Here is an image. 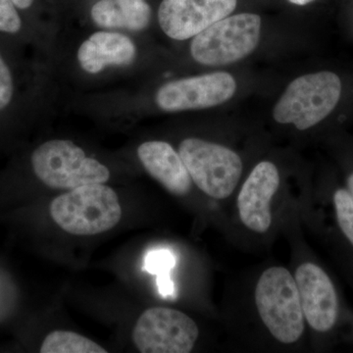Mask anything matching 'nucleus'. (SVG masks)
Segmentation results:
<instances>
[{
  "label": "nucleus",
  "instance_id": "1",
  "mask_svg": "<svg viewBox=\"0 0 353 353\" xmlns=\"http://www.w3.org/2000/svg\"><path fill=\"white\" fill-rule=\"evenodd\" d=\"M52 220L74 236H94L119 224L122 208L115 190L104 183L85 185L55 197L50 203Z\"/></svg>",
  "mask_w": 353,
  "mask_h": 353
},
{
  "label": "nucleus",
  "instance_id": "6",
  "mask_svg": "<svg viewBox=\"0 0 353 353\" xmlns=\"http://www.w3.org/2000/svg\"><path fill=\"white\" fill-rule=\"evenodd\" d=\"M179 154L192 182L204 194L216 199L233 194L243 173L238 153L224 145L190 138L181 143Z\"/></svg>",
  "mask_w": 353,
  "mask_h": 353
},
{
  "label": "nucleus",
  "instance_id": "22",
  "mask_svg": "<svg viewBox=\"0 0 353 353\" xmlns=\"http://www.w3.org/2000/svg\"><path fill=\"white\" fill-rule=\"evenodd\" d=\"M290 3L296 4V6H306V4L310 3V2L314 1V0H289Z\"/></svg>",
  "mask_w": 353,
  "mask_h": 353
},
{
  "label": "nucleus",
  "instance_id": "2",
  "mask_svg": "<svg viewBox=\"0 0 353 353\" xmlns=\"http://www.w3.org/2000/svg\"><path fill=\"white\" fill-rule=\"evenodd\" d=\"M32 171L46 187L72 190L85 185L105 183L110 171L83 148L66 139H52L39 145L31 155Z\"/></svg>",
  "mask_w": 353,
  "mask_h": 353
},
{
  "label": "nucleus",
  "instance_id": "20",
  "mask_svg": "<svg viewBox=\"0 0 353 353\" xmlns=\"http://www.w3.org/2000/svg\"><path fill=\"white\" fill-rule=\"evenodd\" d=\"M19 10H28L34 4V0H12Z\"/></svg>",
  "mask_w": 353,
  "mask_h": 353
},
{
  "label": "nucleus",
  "instance_id": "15",
  "mask_svg": "<svg viewBox=\"0 0 353 353\" xmlns=\"http://www.w3.org/2000/svg\"><path fill=\"white\" fill-rule=\"evenodd\" d=\"M41 353H106L95 341L71 331L51 332L44 339Z\"/></svg>",
  "mask_w": 353,
  "mask_h": 353
},
{
  "label": "nucleus",
  "instance_id": "5",
  "mask_svg": "<svg viewBox=\"0 0 353 353\" xmlns=\"http://www.w3.org/2000/svg\"><path fill=\"white\" fill-rule=\"evenodd\" d=\"M261 18L250 13L228 16L194 37L190 54L208 66L232 64L250 55L259 46Z\"/></svg>",
  "mask_w": 353,
  "mask_h": 353
},
{
  "label": "nucleus",
  "instance_id": "3",
  "mask_svg": "<svg viewBox=\"0 0 353 353\" xmlns=\"http://www.w3.org/2000/svg\"><path fill=\"white\" fill-rule=\"evenodd\" d=\"M341 79L330 71L307 74L292 81L276 103L273 117L280 124H294L299 131L319 124L340 101Z\"/></svg>",
  "mask_w": 353,
  "mask_h": 353
},
{
  "label": "nucleus",
  "instance_id": "13",
  "mask_svg": "<svg viewBox=\"0 0 353 353\" xmlns=\"http://www.w3.org/2000/svg\"><path fill=\"white\" fill-rule=\"evenodd\" d=\"M137 50L129 37L115 32H97L85 39L77 53L83 71L99 74L106 67L129 66L136 58Z\"/></svg>",
  "mask_w": 353,
  "mask_h": 353
},
{
  "label": "nucleus",
  "instance_id": "17",
  "mask_svg": "<svg viewBox=\"0 0 353 353\" xmlns=\"http://www.w3.org/2000/svg\"><path fill=\"white\" fill-rule=\"evenodd\" d=\"M334 203L341 231L353 245V201L348 190H336L334 192Z\"/></svg>",
  "mask_w": 353,
  "mask_h": 353
},
{
  "label": "nucleus",
  "instance_id": "7",
  "mask_svg": "<svg viewBox=\"0 0 353 353\" xmlns=\"http://www.w3.org/2000/svg\"><path fill=\"white\" fill-rule=\"evenodd\" d=\"M199 334L196 322L185 313L152 307L139 316L132 330V341L141 353H188Z\"/></svg>",
  "mask_w": 353,
  "mask_h": 353
},
{
  "label": "nucleus",
  "instance_id": "9",
  "mask_svg": "<svg viewBox=\"0 0 353 353\" xmlns=\"http://www.w3.org/2000/svg\"><path fill=\"white\" fill-rule=\"evenodd\" d=\"M236 7V0H163L158 21L169 38L185 41L228 17Z\"/></svg>",
  "mask_w": 353,
  "mask_h": 353
},
{
  "label": "nucleus",
  "instance_id": "12",
  "mask_svg": "<svg viewBox=\"0 0 353 353\" xmlns=\"http://www.w3.org/2000/svg\"><path fill=\"white\" fill-rule=\"evenodd\" d=\"M143 168L158 183L176 196H183L192 189V178L181 158L168 143L150 141L138 148Z\"/></svg>",
  "mask_w": 353,
  "mask_h": 353
},
{
  "label": "nucleus",
  "instance_id": "8",
  "mask_svg": "<svg viewBox=\"0 0 353 353\" xmlns=\"http://www.w3.org/2000/svg\"><path fill=\"white\" fill-rule=\"evenodd\" d=\"M236 90L233 76L216 72L166 83L157 90L155 101L166 112L210 108L231 99Z\"/></svg>",
  "mask_w": 353,
  "mask_h": 353
},
{
  "label": "nucleus",
  "instance_id": "16",
  "mask_svg": "<svg viewBox=\"0 0 353 353\" xmlns=\"http://www.w3.org/2000/svg\"><path fill=\"white\" fill-rule=\"evenodd\" d=\"M175 263V256L169 250L160 248L152 250L146 255L145 269L157 276L158 292L163 297H171L175 294V287L170 277V272Z\"/></svg>",
  "mask_w": 353,
  "mask_h": 353
},
{
  "label": "nucleus",
  "instance_id": "10",
  "mask_svg": "<svg viewBox=\"0 0 353 353\" xmlns=\"http://www.w3.org/2000/svg\"><path fill=\"white\" fill-rule=\"evenodd\" d=\"M294 279L304 319L315 331H330L339 314L338 296L331 279L318 265L310 262L297 268Z\"/></svg>",
  "mask_w": 353,
  "mask_h": 353
},
{
  "label": "nucleus",
  "instance_id": "18",
  "mask_svg": "<svg viewBox=\"0 0 353 353\" xmlns=\"http://www.w3.org/2000/svg\"><path fill=\"white\" fill-rule=\"evenodd\" d=\"M15 78L10 65L0 51V114L6 112L15 101Z\"/></svg>",
  "mask_w": 353,
  "mask_h": 353
},
{
  "label": "nucleus",
  "instance_id": "11",
  "mask_svg": "<svg viewBox=\"0 0 353 353\" xmlns=\"http://www.w3.org/2000/svg\"><path fill=\"white\" fill-rule=\"evenodd\" d=\"M280 185L275 164L262 161L248 176L238 196V208L243 225L256 233H265L272 224L271 201Z\"/></svg>",
  "mask_w": 353,
  "mask_h": 353
},
{
  "label": "nucleus",
  "instance_id": "19",
  "mask_svg": "<svg viewBox=\"0 0 353 353\" xmlns=\"http://www.w3.org/2000/svg\"><path fill=\"white\" fill-rule=\"evenodd\" d=\"M12 0H0V34L17 36L23 31V20Z\"/></svg>",
  "mask_w": 353,
  "mask_h": 353
},
{
  "label": "nucleus",
  "instance_id": "4",
  "mask_svg": "<svg viewBox=\"0 0 353 353\" xmlns=\"http://www.w3.org/2000/svg\"><path fill=\"white\" fill-rule=\"evenodd\" d=\"M255 304L262 322L276 340L296 343L304 332V315L296 279L283 267L263 272L255 289Z\"/></svg>",
  "mask_w": 353,
  "mask_h": 353
},
{
  "label": "nucleus",
  "instance_id": "21",
  "mask_svg": "<svg viewBox=\"0 0 353 353\" xmlns=\"http://www.w3.org/2000/svg\"><path fill=\"white\" fill-rule=\"evenodd\" d=\"M347 189L348 192H350V196H352V199L353 201V173L352 174V175L348 176Z\"/></svg>",
  "mask_w": 353,
  "mask_h": 353
},
{
  "label": "nucleus",
  "instance_id": "14",
  "mask_svg": "<svg viewBox=\"0 0 353 353\" xmlns=\"http://www.w3.org/2000/svg\"><path fill=\"white\" fill-rule=\"evenodd\" d=\"M90 14L99 27L138 32L150 24L152 8L145 0H99Z\"/></svg>",
  "mask_w": 353,
  "mask_h": 353
}]
</instances>
